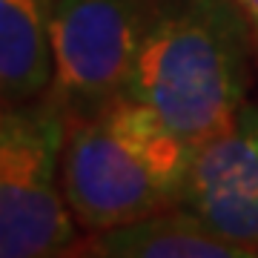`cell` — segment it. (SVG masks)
Returning <instances> with one entry per match:
<instances>
[{
    "label": "cell",
    "instance_id": "obj_6",
    "mask_svg": "<svg viewBox=\"0 0 258 258\" xmlns=\"http://www.w3.org/2000/svg\"><path fill=\"white\" fill-rule=\"evenodd\" d=\"M78 252L98 258H252L184 207H169L112 230L89 232Z\"/></svg>",
    "mask_w": 258,
    "mask_h": 258
},
{
    "label": "cell",
    "instance_id": "obj_9",
    "mask_svg": "<svg viewBox=\"0 0 258 258\" xmlns=\"http://www.w3.org/2000/svg\"><path fill=\"white\" fill-rule=\"evenodd\" d=\"M235 3V9L244 15V20L249 23L252 29V37H258V0H232Z\"/></svg>",
    "mask_w": 258,
    "mask_h": 258
},
{
    "label": "cell",
    "instance_id": "obj_3",
    "mask_svg": "<svg viewBox=\"0 0 258 258\" xmlns=\"http://www.w3.org/2000/svg\"><path fill=\"white\" fill-rule=\"evenodd\" d=\"M149 18V0H52L55 78L46 98L66 123L126 95Z\"/></svg>",
    "mask_w": 258,
    "mask_h": 258
},
{
    "label": "cell",
    "instance_id": "obj_4",
    "mask_svg": "<svg viewBox=\"0 0 258 258\" xmlns=\"http://www.w3.org/2000/svg\"><path fill=\"white\" fill-rule=\"evenodd\" d=\"M66 118L46 98L35 129L0 169V258H49L72 252L78 218L60 186Z\"/></svg>",
    "mask_w": 258,
    "mask_h": 258
},
{
    "label": "cell",
    "instance_id": "obj_8",
    "mask_svg": "<svg viewBox=\"0 0 258 258\" xmlns=\"http://www.w3.org/2000/svg\"><path fill=\"white\" fill-rule=\"evenodd\" d=\"M43 109H46V98L35 101V103H26V106L0 103V169H3V164L15 152V147L35 129V123L40 120Z\"/></svg>",
    "mask_w": 258,
    "mask_h": 258
},
{
    "label": "cell",
    "instance_id": "obj_2",
    "mask_svg": "<svg viewBox=\"0 0 258 258\" xmlns=\"http://www.w3.org/2000/svg\"><path fill=\"white\" fill-rule=\"evenodd\" d=\"M195 149L144 103L120 95L66 123L60 186L86 232L178 207Z\"/></svg>",
    "mask_w": 258,
    "mask_h": 258
},
{
    "label": "cell",
    "instance_id": "obj_5",
    "mask_svg": "<svg viewBox=\"0 0 258 258\" xmlns=\"http://www.w3.org/2000/svg\"><path fill=\"white\" fill-rule=\"evenodd\" d=\"M178 207L258 255V109L241 106L227 129L198 144Z\"/></svg>",
    "mask_w": 258,
    "mask_h": 258
},
{
    "label": "cell",
    "instance_id": "obj_7",
    "mask_svg": "<svg viewBox=\"0 0 258 258\" xmlns=\"http://www.w3.org/2000/svg\"><path fill=\"white\" fill-rule=\"evenodd\" d=\"M52 78V0H0V103L43 101Z\"/></svg>",
    "mask_w": 258,
    "mask_h": 258
},
{
    "label": "cell",
    "instance_id": "obj_1",
    "mask_svg": "<svg viewBox=\"0 0 258 258\" xmlns=\"http://www.w3.org/2000/svg\"><path fill=\"white\" fill-rule=\"evenodd\" d=\"M249 37L232 0H155L126 98L149 106L195 149L244 106Z\"/></svg>",
    "mask_w": 258,
    "mask_h": 258
}]
</instances>
